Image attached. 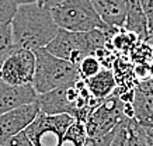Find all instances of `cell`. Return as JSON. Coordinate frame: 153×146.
I'll use <instances>...</instances> for the list:
<instances>
[{"label": "cell", "mask_w": 153, "mask_h": 146, "mask_svg": "<svg viewBox=\"0 0 153 146\" xmlns=\"http://www.w3.org/2000/svg\"><path fill=\"white\" fill-rule=\"evenodd\" d=\"M125 146H145L143 128L134 118H129L125 124Z\"/></svg>", "instance_id": "2e32d148"}, {"label": "cell", "mask_w": 153, "mask_h": 146, "mask_svg": "<svg viewBox=\"0 0 153 146\" xmlns=\"http://www.w3.org/2000/svg\"><path fill=\"white\" fill-rule=\"evenodd\" d=\"M146 41H153V31L152 33H149V37H148V39Z\"/></svg>", "instance_id": "4316f807"}, {"label": "cell", "mask_w": 153, "mask_h": 146, "mask_svg": "<svg viewBox=\"0 0 153 146\" xmlns=\"http://www.w3.org/2000/svg\"><path fill=\"white\" fill-rule=\"evenodd\" d=\"M149 79H152L153 80V62L149 63Z\"/></svg>", "instance_id": "484cf974"}, {"label": "cell", "mask_w": 153, "mask_h": 146, "mask_svg": "<svg viewBox=\"0 0 153 146\" xmlns=\"http://www.w3.org/2000/svg\"><path fill=\"white\" fill-rule=\"evenodd\" d=\"M122 28L134 34L139 41H146L149 37L148 20L145 17L139 0H126V16Z\"/></svg>", "instance_id": "7c38bea8"}, {"label": "cell", "mask_w": 153, "mask_h": 146, "mask_svg": "<svg viewBox=\"0 0 153 146\" xmlns=\"http://www.w3.org/2000/svg\"><path fill=\"white\" fill-rule=\"evenodd\" d=\"M17 6H23V4H31V3H37L38 0H13Z\"/></svg>", "instance_id": "d4e9b609"}, {"label": "cell", "mask_w": 153, "mask_h": 146, "mask_svg": "<svg viewBox=\"0 0 153 146\" xmlns=\"http://www.w3.org/2000/svg\"><path fill=\"white\" fill-rule=\"evenodd\" d=\"M14 44H13V37H11V28L4 27V28H0V62L3 61L7 55L11 53V51L14 49Z\"/></svg>", "instance_id": "ac0fdd59"}, {"label": "cell", "mask_w": 153, "mask_h": 146, "mask_svg": "<svg viewBox=\"0 0 153 146\" xmlns=\"http://www.w3.org/2000/svg\"><path fill=\"white\" fill-rule=\"evenodd\" d=\"M131 107L134 119L140 127H153V80H140L132 90Z\"/></svg>", "instance_id": "9c48e42d"}, {"label": "cell", "mask_w": 153, "mask_h": 146, "mask_svg": "<svg viewBox=\"0 0 153 146\" xmlns=\"http://www.w3.org/2000/svg\"><path fill=\"white\" fill-rule=\"evenodd\" d=\"M108 39L110 38L104 30H93L88 33H69L59 30L45 49L55 58L69 62L77 67L83 58L102 51Z\"/></svg>", "instance_id": "7a4b0ae2"}, {"label": "cell", "mask_w": 153, "mask_h": 146, "mask_svg": "<svg viewBox=\"0 0 153 146\" xmlns=\"http://www.w3.org/2000/svg\"><path fill=\"white\" fill-rule=\"evenodd\" d=\"M152 31H153V23L149 25V33H152Z\"/></svg>", "instance_id": "83f0119b"}, {"label": "cell", "mask_w": 153, "mask_h": 146, "mask_svg": "<svg viewBox=\"0 0 153 146\" xmlns=\"http://www.w3.org/2000/svg\"><path fill=\"white\" fill-rule=\"evenodd\" d=\"M35 55V73L33 87L38 96L62 87L74 86L82 80L77 67L53 55L42 48L34 51Z\"/></svg>", "instance_id": "3957f363"}, {"label": "cell", "mask_w": 153, "mask_h": 146, "mask_svg": "<svg viewBox=\"0 0 153 146\" xmlns=\"http://www.w3.org/2000/svg\"><path fill=\"white\" fill-rule=\"evenodd\" d=\"M126 119L125 103L118 94H111L101 101H97V104L88 111L84 121L86 133L90 138L102 136L115 131Z\"/></svg>", "instance_id": "5b68a950"}, {"label": "cell", "mask_w": 153, "mask_h": 146, "mask_svg": "<svg viewBox=\"0 0 153 146\" xmlns=\"http://www.w3.org/2000/svg\"><path fill=\"white\" fill-rule=\"evenodd\" d=\"M84 84L94 100L101 101L114 93L117 87V77L111 69L104 67L100 73L84 80Z\"/></svg>", "instance_id": "4fadbf2b"}, {"label": "cell", "mask_w": 153, "mask_h": 146, "mask_svg": "<svg viewBox=\"0 0 153 146\" xmlns=\"http://www.w3.org/2000/svg\"><path fill=\"white\" fill-rule=\"evenodd\" d=\"M0 146H1V145H0Z\"/></svg>", "instance_id": "f546056e"}, {"label": "cell", "mask_w": 153, "mask_h": 146, "mask_svg": "<svg viewBox=\"0 0 153 146\" xmlns=\"http://www.w3.org/2000/svg\"><path fill=\"white\" fill-rule=\"evenodd\" d=\"M104 24L122 28L126 16V0H90Z\"/></svg>", "instance_id": "8fae6325"}, {"label": "cell", "mask_w": 153, "mask_h": 146, "mask_svg": "<svg viewBox=\"0 0 153 146\" xmlns=\"http://www.w3.org/2000/svg\"><path fill=\"white\" fill-rule=\"evenodd\" d=\"M35 55L27 49L14 48L0 62V80L11 86H33Z\"/></svg>", "instance_id": "52a82bcc"}, {"label": "cell", "mask_w": 153, "mask_h": 146, "mask_svg": "<svg viewBox=\"0 0 153 146\" xmlns=\"http://www.w3.org/2000/svg\"><path fill=\"white\" fill-rule=\"evenodd\" d=\"M86 139H87V133H86L84 122L74 119L73 124L63 135L59 146H84Z\"/></svg>", "instance_id": "5bb4252c"}, {"label": "cell", "mask_w": 153, "mask_h": 146, "mask_svg": "<svg viewBox=\"0 0 153 146\" xmlns=\"http://www.w3.org/2000/svg\"><path fill=\"white\" fill-rule=\"evenodd\" d=\"M3 146H34V145L27 138V135L24 132H21L19 135L13 136L11 139H9L6 143H3Z\"/></svg>", "instance_id": "ffe728a7"}, {"label": "cell", "mask_w": 153, "mask_h": 146, "mask_svg": "<svg viewBox=\"0 0 153 146\" xmlns=\"http://www.w3.org/2000/svg\"><path fill=\"white\" fill-rule=\"evenodd\" d=\"M128 119H129V118H128ZM128 119H126V121H128ZM126 121L118 128V131H117L115 138H114L111 146H125V124H126Z\"/></svg>", "instance_id": "7402d4cb"}, {"label": "cell", "mask_w": 153, "mask_h": 146, "mask_svg": "<svg viewBox=\"0 0 153 146\" xmlns=\"http://www.w3.org/2000/svg\"><path fill=\"white\" fill-rule=\"evenodd\" d=\"M38 114H39L38 103L24 105L1 114L0 115V145L3 146V143H6L9 139L25 131V128L37 118Z\"/></svg>", "instance_id": "ba28073f"}, {"label": "cell", "mask_w": 153, "mask_h": 146, "mask_svg": "<svg viewBox=\"0 0 153 146\" xmlns=\"http://www.w3.org/2000/svg\"><path fill=\"white\" fill-rule=\"evenodd\" d=\"M102 63L96 55H90V56L83 58L80 63L77 65V72H79L82 80H87L90 77L96 76L97 73L102 70Z\"/></svg>", "instance_id": "9a60e30c"}, {"label": "cell", "mask_w": 153, "mask_h": 146, "mask_svg": "<svg viewBox=\"0 0 153 146\" xmlns=\"http://www.w3.org/2000/svg\"><path fill=\"white\" fill-rule=\"evenodd\" d=\"M39 1H42V4L45 6L47 9H52V7L60 4V3L65 1V0H39Z\"/></svg>", "instance_id": "cb8c5ba5"}, {"label": "cell", "mask_w": 153, "mask_h": 146, "mask_svg": "<svg viewBox=\"0 0 153 146\" xmlns=\"http://www.w3.org/2000/svg\"><path fill=\"white\" fill-rule=\"evenodd\" d=\"M37 99L38 94L33 86H11L0 80V115L37 103Z\"/></svg>", "instance_id": "30bf717a"}, {"label": "cell", "mask_w": 153, "mask_h": 146, "mask_svg": "<svg viewBox=\"0 0 153 146\" xmlns=\"http://www.w3.org/2000/svg\"><path fill=\"white\" fill-rule=\"evenodd\" d=\"M142 11L148 20V27L153 23V0H139Z\"/></svg>", "instance_id": "44dd1931"}, {"label": "cell", "mask_w": 153, "mask_h": 146, "mask_svg": "<svg viewBox=\"0 0 153 146\" xmlns=\"http://www.w3.org/2000/svg\"><path fill=\"white\" fill-rule=\"evenodd\" d=\"M121 125H122V124H121ZM118 128H117L115 131L107 133V135H102V136H93V138L87 136V139L84 142V146H111L112 141H114V138H115L117 131H118Z\"/></svg>", "instance_id": "d6986e66"}, {"label": "cell", "mask_w": 153, "mask_h": 146, "mask_svg": "<svg viewBox=\"0 0 153 146\" xmlns=\"http://www.w3.org/2000/svg\"><path fill=\"white\" fill-rule=\"evenodd\" d=\"M150 62H153V51H152V56H150Z\"/></svg>", "instance_id": "f1b7e54d"}, {"label": "cell", "mask_w": 153, "mask_h": 146, "mask_svg": "<svg viewBox=\"0 0 153 146\" xmlns=\"http://www.w3.org/2000/svg\"><path fill=\"white\" fill-rule=\"evenodd\" d=\"M51 14L56 27L69 33H88L107 27L90 0H65L52 7Z\"/></svg>", "instance_id": "277c9868"}, {"label": "cell", "mask_w": 153, "mask_h": 146, "mask_svg": "<svg viewBox=\"0 0 153 146\" xmlns=\"http://www.w3.org/2000/svg\"><path fill=\"white\" fill-rule=\"evenodd\" d=\"M73 121L74 118L68 114L47 115L39 113L25 128L24 133L34 146H59L63 135Z\"/></svg>", "instance_id": "8992f818"}, {"label": "cell", "mask_w": 153, "mask_h": 146, "mask_svg": "<svg viewBox=\"0 0 153 146\" xmlns=\"http://www.w3.org/2000/svg\"><path fill=\"white\" fill-rule=\"evenodd\" d=\"M143 141L145 146H153V127L143 128Z\"/></svg>", "instance_id": "603a6c76"}, {"label": "cell", "mask_w": 153, "mask_h": 146, "mask_svg": "<svg viewBox=\"0 0 153 146\" xmlns=\"http://www.w3.org/2000/svg\"><path fill=\"white\" fill-rule=\"evenodd\" d=\"M10 28L14 47L31 52L45 48L59 31L52 19L51 9H47L39 0L19 6Z\"/></svg>", "instance_id": "6da1fadb"}, {"label": "cell", "mask_w": 153, "mask_h": 146, "mask_svg": "<svg viewBox=\"0 0 153 146\" xmlns=\"http://www.w3.org/2000/svg\"><path fill=\"white\" fill-rule=\"evenodd\" d=\"M19 6L13 0H0V28L9 27L17 13Z\"/></svg>", "instance_id": "e0dca14e"}]
</instances>
